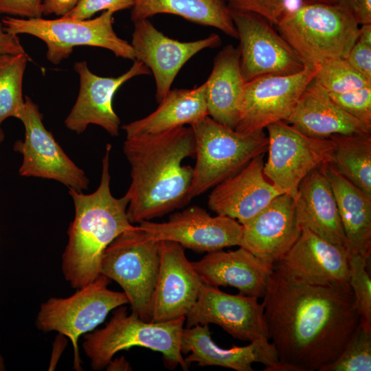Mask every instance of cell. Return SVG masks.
I'll list each match as a JSON object with an SVG mask.
<instances>
[{
  "mask_svg": "<svg viewBox=\"0 0 371 371\" xmlns=\"http://www.w3.org/2000/svg\"><path fill=\"white\" fill-rule=\"evenodd\" d=\"M157 14H170L216 27L232 38L238 34L225 0H134L131 19L136 21Z\"/></svg>",
  "mask_w": 371,
  "mask_h": 371,
  "instance_id": "cell-29",
  "label": "cell"
},
{
  "mask_svg": "<svg viewBox=\"0 0 371 371\" xmlns=\"http://www.w3.org/2000/svg\"><path fill=\"white\" fill-rule=\"evenodd\" d=\"M240 50L224 47L214 60L212 70L205 82L208 115L234 129L245 82L240 69Z\"/></svg>",
  "mask_w": 371,
  "mask_h": 371,
  "instance_id": "cell-26",
  "label": "cell"
},
{
  "mask_svg": "<svg viewBox=\"0 0 371 371\" xmlns=\"http://www.w3.org/2000/svg\"><path fill=\"white\" fill-rule=\"evenodd\" d=\"M25 52L17 35L8 33L0 23V55Z\"/></svg>",
  "mask_w": 371,
  "mask_h": 371,
  "instance_id": "cell-41",
  "label": "cell"
},
{
  "mask_svg": "<svg viewBox=\"0 0 371 371\" xmlns=\"http://www.w3.org/2000/svg\"><path fill=\"white\" fill-rule=\"evenodd\" d=\"M352 10L359 24H371V0H355Z\"/></svg>",
  "mask_w": 371,
  "mask_h": 371,
  "instance_id": "cell-42",
  "label": "cell"
},
{
  "mask_svg": "<svg viewBox=\"0 0 371 371\" xmlns=\"http://www.w3.org/2000/svg\"><path fill=\"white\" fill-rule=\"evenodd\" d=\"M113 14L107 10L95 19L82 20L65 16L45 19L8 16L1 23L10 34H26L43 41L47 46V59L54 65L67 58L78 46L104 48L117 57L135 60L131 44L120 38L113 30Z\"/></svg>",
  "mask_w": 371,
  "mask_h": 371,
  "instance_id": "cell-8",
  "label": "cell"
},
{
  "mask_svg": "<svg viewBox=\"0 0 371 371\" xmlns=\"http://www.w3.org/2000/svg\"><path fill=\"white\" fill-rule=\"evenodd\" d=\"M186 317L164 322H146L136 314L128 315L125 306L117 308L102 328L84 335L82 348L95 370L106 367L122 350L139 346L159 352L169 368L180 365L188 370L181 351V333Z\"/></svg>",
  "mask_w": 371,
  "mask_h": 371,
  "instance_id": "cell-5",
  "label": "cell"
},
{
  "mask_svg": "<svg viewBox=\"0 0 371 371\" xmlns=\"http://www.w3.org/2000/svg\"><path fill=\"white\" fill-rule=\"evenodd\" d=\"M111 145L107 144L102 160L100 182L95 191L86 194L69 188L75 216L67 230L62 271L65 279L75 289L98 277L105 249L121 233L135 227L127 216L128 195L116 198L111 192Z\"/></svg>",
  "mask_w": 371,
  "mask_h": 371,
  "instance_id": "cell-3",
  "label": "cell"
},
{
  "mask_svg": "<svg viewBox=\"0 0 371 371\" xmlns=\"http://www.w3.org/2000/svg\"><path fill=\"white\" fill-rule=\"evenodd\" d=\"M190 126L194 136L196 157L190 190L191 199L238 173L267 150L269 141L263 130L240 133L209 115Z\"/></svg>",
  "mask_w": 371,
  "mask_h": 371,
  "instance_id": "cell-6",
  "label": "cell"
},
{
  "mask_svg": "<svg viewBox=\"0 0 371 371\" xmlns=\"http://www.w3.org/2000/svg\"><path fill=\"white\" fill-rule=\"evenodd\" d=\"M314 80L328 93H344L371 85V80L346 58L331 59L319 65Z\"/></svg>",
  "mask_w": 371,
  "mask_h": 371,
  "instance_id": "cell-32",
  "label": "cell"
},
{
  "mask_svg": "<svg viewBox=\"0 0 371 371\" xmlns=\"http://www.w3.org/2000/svg\"><path fill=\"white\" fill-rule=\"evenodd\" d=\"M29 60L25 52L0 55V125L7 118H17L25 104L22 84Z\"/></svg>",
  "mask_w": 371,
  "mask_h": 371,
  "instance_id": "cell-31",
  "label": "cell"
},
{
  "mask_svg": "<svg viewBox=\"0 0 371 371\" xmlns=\"http://www.w3.org/2000/svg\"><path fill=\"white\" fill-rule=\"evenodd\" d=\"M4 139V133L2 128L0 127V144L3 142Z\"/></svg>",
  "mask_w": 371,
  "mask_h": 371,
  "instance_id": "cell-47",
  "label": "cell"
},
{
  "mask_svg": "<svg viewBox=\"0 0 371 371\" xmlns=\"http://www.w3.org/2000/svg\"><path fill=\"white\" fill-rule=\"evenodd\" d=\"M266 178L282 194L295 199L301 181L313 170L328 163L334 148L330 139L307 136L284 121L268 125Z\"/></svg>",
  "mask_w": 371,
  "mask_h": 371,
  "instance_id": "cell-10",
  "label": "cell"
},
{
  "mask_svg": "<svg viewBox=\"0 0 371 371\" xmlns=\"http://www.w3.org/2000/svg\"><path fill=\"white\" fill-rule=\"evenodd\" d=\"M74 67L79 76L80 88L76 101L65 120V126L80 134L89 124H95L112 137L118 135L120 120L113 107L114 95L126 81L137 76L150 74V69L137 60L118 77L99 76L90 71L85 61L75 63Z\"/></svg>",
  "mask_w": 371,
  "mask_h": 371,
  "instance_id": "cell-16",
  "label": "cell"
},
{
  "mask_svg": "<svg viewBox=\"0 0 371 371\" xmlns=\"http://www.w3.org/2000/svg\"><path fill=\"white\" fill-rule=\"evenodd\" d=\"M205 82L192 89L170 90L155 111L122 126L126 137L157 134L186 124L192 125L208 115Z\"/></svg>",
  "mask_w": 371,
  "mask_h": 371,
  "instance_id": "cell-28",
  "label": "cell"
},
{
  "mask_svg": "<svg viewBox=\"0 0 371 371\" xmlns=\"http://www.w3.org/2000/svg\"><path fill=\"white\" fill-rule=\"evenodd\" d=\"M138 226L155 240L173 241L183 248L207 253L239 246L243 233V225L236 220L212 216L196 205L172 214L166 222L142 221Z\"/></svg>",
  "mask_w": 371,
  "mask_h": 371,
  "instance_id": "cell-14",
  "label": "cell"
},
{
  "mask_svg": "<svg viewBox=\"0 0 371 371\" xmlns=\"http://www.w3.org/2000/svg\"><path fill=\"white\" fill-rule=\"evenodd\" d=\"M43 0H0V13L10 16L40 18Z\"/></svg>",
  "mask_w": 371,
  "mask_h": 371,
  "instance_id": "cell-38",
  "label": "cell"
},
{
  "mask_svg": "<svg viewBox=\"0 0 371 371\" xmlns=\"http://www.w3.org/2000/svg\"><path fill=\"white\" fill-rule=\"evenodd\" d=\"M264 154L253 159L238 173L213 188L207 205L217 215L245 223L281 194L266 178Z\"/></svg>",
  "mask_w": 371,
  "mask_h": 371,
  "instance_id": "cell-21",
  "label": "cell"
},
{
  "mask_svg": "<svg viewBox=\"0 0 371 371\" xmlns=\"http://www.w3.org/2000/svg\"><path fill=\"white\" fill-rule=\"evenodd\" d=\"M134 0H79L76 5L65 17L76 19H89L100 11L113 13L131 9Z\"/></svg>",
  "mask_w": 371,
  "mask_h": 371,
  "instance_id": "cell-37",
  "label": "cell"
},
{
  "mask_svg": "<svg viewBox=\"0 0 371 371\" xmlns=\"http://www.w3.org/2000/svg\"><path fill=\"white\" fill-rule=\"evenodd\" d=\"M262 298L281 371H321L339 357L361 322L348 283L313 285L274 267Z\"/></svg>",
  "mask_w": 371,
  "mask_h": 371,
  "instance_id": "cell-1",
  "label": "cell"
},
{
  "mask_svg": "<svg viewBox=\"0 0 371 371\" xmlns=\"http://www.w3.org/2000/svg\"><path fill=\"white\" fill-rule=\"evenodd\" d=\"M123 151L131 166V182L126 193L131 223L162 216L190 201L193 168L182 162L195 155L191 126L127 136Z\"/></svg>",
  "mask_w": 371,
  "mask_h": 371,
  "instance_id": "cell-2",
  "label": "cell"
},
{
  "mask_svg": "<svg viewBox=\"0 0 371 371\" xmlns=\"http://www.w3.org/2000/svg\"><path fill=\"white\" fill-rule=\"evenodd\" d=\"M330 164L342 177L371 197V135L337 134Z\"/></svg>",
  "mask_w": 371,
  "mask_h": 371,
  "instance_id": "cell-30",
  "label": "cell"
},
{
  "mask_svg": "<svg viewBox=\"0 0 371 371\" xmlns=\"http://www.w3.org/2000/svg\"><path fill=\"white\" fill-rule=\"evenodd\" d=\"M79 0H43V15L54 14L59 17L69 12L78 3Z\"/></svg>",
  "mask_w": 371,
  "mask_h": 371,
  "instance_id": "cell-40",
  "label": "cell"
},
{
  "mask_svg": "<svg viewBox=\"0 0 371 371\" xmlns=\"http://www.w3.org/2000/svg\"><path fill=\"white\" fill-rule=\"evenodd\" d=\"M17 118L25 128L24 139L17 140L13 146L14 151L23 156L19 175L55 180L78 191L87 190L89 180L85 172L45 128L38 105L27 95Z\"/></svg>",
  "mask_w": 371,
  "mask_h": 371,
  "instance_id": "cell-11",
  "label": "cell"
},
{
  "mask_svg": "<svg viewBox=\"0 0 371 371\" xmlns=\"http://www.w3.org/2000/svg\"><path fill=\"white\" fill-rule=\"evenodd\" d=\"M306 67L346 58L359 35L348 4L304 3L287 11L276 25Z\"/></svg>",
  "mask_w": 371,
  "mask_h": 371,
  "instance_id": "cell-4",
  "label": "cell"
},
{
  "mask_svg": "<svg viewBox=\"0 0 371 371\" xmlns=\"http://www.w3.org/2000/svg\"><path fill=\"white\" fill-rule=\"evenodd\" d=\"M242 225L239 247L274 265L289 251L302 232L295 200L286 194L277 196Z\"/></svg>",
  "mask_w": 371,
  "mask_h": 371,
  "instance_id": "cell-20",
  "label": "cell"
},
{
  "mask_svg": "<svg viewBox=\"0 0 371 371\" xmlns=\"http://www.w3.org/2000/svg\"><path fill=\"white\" fill-rule=\"evenodd\" d=\"M159 262V241L138 225L118 235L101 258L100 274L122 287L132 313L146 322L151 321Z\"/></svg>",
  "mask_w": 371,
  "mask_h": 371,
  "instance_id": "cell-7",
  "label": "cell"
},
{
  "mask_svg": "<svg viewBox=\"0 0 371 371\" xmlns=\"http://www.w3.org/2000/svg\"><path fill=\"white\" fill-rule=\"evenodd\" d=\"M285 122L302 133L317 139H328L337 134L371 133L370 128L337 105L314 79Z\"/></svg>",
  "mask_w": 371,
  "mask_h": 371,
  "instance_id": "cell-24",
  "label": "cell"
},
{
  "mask_svg": "<svg viewBox=\"0 0 371 371\" xmlns=\"http://www.w3.org/2000/svg\"><path fill=\"white\" fill-rule=\"evenodd\" d=\"M322 166L310 172L299 185L294 199L297 220L302 229L346 249L336 199Z\"/></svg>",
  "mask_w": 371,
  "mask_h": 371,
  "instance_id": "cell-25",
  "label": "cell"
},
{
  "mask_svg": "<svg viewBox=\"0 0 371 371\" xmlns=\"http://www.w3.org/2000/svg\"><path fill=\"white\" fill-rule=\"evenodd\" d=\"M304 3L348 4L351 8L355 0H302Z\"/></svg>",
  "mask_w": 371,
  "mask_h": 371,
  "instance_id": "cell-45",
  "label": "cell"
},
{
  "mask_svg": "<svg viewBox=\"0 0 371 371\" xmlns=\"http://www.w3.org/2000/svg\"><path fill=\"white\" fill-rule=\"evenodd\" d=\"M369 259L360 254L348 255V284L361 315V324L371 331V279Z\"/></svg>",
  "mask_w": 371,
  "mask_h": 371,
  "instance_id": "cell-34",
  "label": "cell"
},
{
  "mask_svg": "<svg viewBox=\"0 0 371 371\" xmlns=\"http://www.w3.org/2000/svg\"><path fill=\"white\" fill-rule=\"evenodd\" d=\"M107 370H131V367L124 357L111 361L106 366Z\"/></svg>",
  "mask_w": 371,
  "mask_h": 371,
  "instance_id": "cell-44",
  "label": "cell"
},
{
  "mask_svg": "<svg viewBox=\"0 0 371 371\" xmlns=\"http://www.w3.org/2000/svg\"><path fill=\"white\" fill-rule=\"evenodd\" d=\"M229 10L240 41V69L245 82L265 75L294 74L304 69L302 60L272 24L255 14Z\"/></svg>",
  "mask_w": 371,
  "mask_h": 371,
  "instance_id": "cell-13",
  "label": "cell"
},
{
  "mask_svg": "<svg viewBox=\"0 0 371 371\" xmlns=\"http://www.w3.org/2000/svg\"><path fill=\"white\" fill-rule=\"evenodd\" d=\"M183 353L190 352L184 360L188 365L217 366L236 371H252L251 364L260 363L264 370L281 371L276 350L269 340H258L245 346L222 348L211 338L208 325L183 328L180 343Z\"/></svg>",
  "mask_w": 371,
  "mask_h": 371,
  "instance_id": "cell-23",
  "label": "cell"
},
{
  "mask_svg": "<svg viewBox=\"0 0 371 371\" xmlns=\"http://www.w3.org/2000/svg\"><path fill=\"white\" fill-rule=\"evenodd\" d=\"M357 41L371 46V24H363L359 27Z\"/></svg>",
  "mask_w": 371,
  "mask_h": 371,
  "instance_id": "cell-43",
  "label": "cell"
},
{
  "mask_svg": "<svg viewBox=\"0 0 371 371\" xmlns=\"http://www.w3.org/2000/svg\"><path fill=\"white\" fill-rule=\"evenodd\" d=\"M322 168L336 199L348 254H360L370 260L371 197L339 175L329 163Z\"/></svg>",
  "mask_w": 371,
  "mask_h": 371,
  "instance_id": "cell-27",
  "label": "cell"
},
{
  "mask_svg": "<svg viewBox=\"0 0 371 371\" xmlns=\"http://www.w3.org/2000/svg\"><path fill=\"white\" fill-rule=\"evenodd\" d=\"M286 275L313 285L348 283V254L306 228L289 251L274 265Z\"/></svg>",
  "mask_w": 371,
  "mask_h": 371,
  "instance_id": "cell-19",
  "label": "cell"
},
{
  "mask_svg": "<svg viewBox=\"0 0 371 371\" xmlns=\"http://www.w3.org/2000/svg\"><path fill=\"white\" fill-rule=\"evenodd\" d=\"M371 331L361 324L339 357L321 371H370Z\"/></svg>",
  "mask_w": 371,
  "mask_h": 371,
  "instance_id": "cell-33",
  "label": "cell"
},
{
  "mask_svg": "<svg viewBox=\"0 0 371 371\" xmlns=\"http://www.w3.org/2000/svg\"><path fill=\"white\" fill-rule=\"evenodd\" d=\"M185 323L186 327L214 324L245 341L269 340L264 307L258 297L228 294L204 283Z\"/></svg>",
  "mask_w": 371,
  "mask_h": 371,
  "instance_id": "cell-15",
  "label": "cell"
},
{
  "mask_svg": "<svg viewBox=\"0 0 371 371\" xmlns=\"http://www.w3.org/2000/svg\"><path fill=\"white\" fill-rule=\"evenodd\" d=\"M318 67L306 66L294 74L265 75L245 82L234 130L249 133L285 122L315 78Z\"/></svg>",
  "mask_w": 371,
  "mask_h": 371,
  "instance_id": "cell-12",
  "label": "cell"
},
{
  "mask_svg": "<svg viewBox=\"0 0 371 371\" xmlns=\"http://www.w3.org/2000/svg\"><path fill=\"white\" fill-rule=\"evenodd\" d=\"M134 23L131 45L135 60L152 71L159 103L169 92L178 72L189 59L201 50L221 45V37L215 33L203 39L181 42L162 34L148 19Z\"/></svg>",
  "mask_w": 371,
  "mask_h": 371,
  "instance_id": "cell-17",
  "label": "cell"
},
{
  "mask_svg": "<svg viewBox=\"0 0 371 371\" xmlns=\"http://www.w3.org/2000/svg\"><path fill=\"white\" fill-rule=\"evenodd\" d=\"M231 10L255 14L277 25L285 13L286 0H225Z\"/></svg>",
  "mask_w": 371,
  "mask_h": 371,
  "instance_id": "cell-36",
  "label": "cell"
},
{
  "mask_svg": "<svg viewBox=\"0 0 371 371\" xmlns=\"http://www.w3.org/2000/svg\"><path fill=\"white\" fill-rule=\"evenodd\" d=\"M191 262L204 284L234 287L240 294L258 298L264 296L274 269L273 263L242 247L234 251L208 252Z\"/></svg>",
  "mask_w": 371,
  "mask_h": 371,
  "instance_id": "cell-22",
  "label": "cell"
},
{
  "mask_svg": "<svg viewBox=\"0 0 371 371\" xmlns=\"http://www.w3.org/2000/svg\"><path fill=\"white\" fill-rule=\"evenodd\" d=\"M110 279L100 274L67 297H50L40 307L36 324L43 332L56 331L69 338L74 368L80 370L78 338L100 324L113 309L128 303L124 292L109 289Z\"/></svg>",
  "mask_w": 371,
  "mask_h": 371,
  "instance_id": "cell-9",
  "label": "cell"
},
{
  "mask_svg": "<svg viewBox=\"0 0 371 371\" xmlns=\"http://www.w3.org/2000/svg\"><path fill=\"white\" fill-rule=\"evenodd\" d=\"M346 59L360 74L371 80V46L357 40Z\"/></svg>",
  "mask_w": 371,
  "mask_h": 371,
  "instance_id": "cell-39",
  "label": "cell"
},
{
  "mask_svg": "<svg viewBox=\"0 0 371 371\" xmlns=\"http://www.w3.org/2000/svg\"><path fill=\"white\" fill-rule=\"evenodd\" d=\"M5 370V366L3 358L0 353V371H3Z\"/></svg>",
  "mask_w": 371,
  "mask_h": 371,
  "instance_id": "cell-46",
  "label": "cell"
},
{
  "mask_svg": "<svg viewBox=\"0 0 371 371\" xmlns=\"http://www.w3.org/2000/svg\"><path fill=\"white\" fill-rule=\"evenodd\" d=\"M345 112L371 128V85L344 93H328Z\"/></svg>",
  "mask_w": 371,
  "mask_h": 371,
  "instance_id": "cell-35",
  "label": "cell"
},
{
  "mask_svg": "<svg viewBox=\"0 0 371 371\" xmlns=\"http://www.w3.org/2000/svg\"><path fill=\"white\" fill-rule=\"evenodd\" d=\"M159 254L150 322L186 317L196 303L203 282L177 243L159 241Z\"/></svg>",
  "mask_w": 371,
  "mask_h": 371,
  "instance_id": "cell-18",
  "label": "cell"
}]
</instances>
